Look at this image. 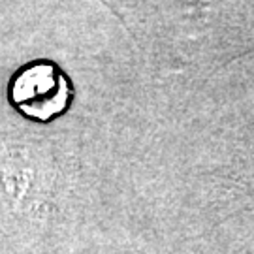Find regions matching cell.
Returning <instances> with one entry per match:
<instances>
[{"instance_id":"cell-1","label":"cell","mask_w":254,"mask_h":254,"mask_svg":"<svg viewBox=\"0 0 254 254\" xmlns=\"http://www.w3.org/2000/svg\"><path fill=\"white\" fill-rule=\"evenodd\" d=\"M11 100L27 117L49 121L63 113L70 100V85L53 64L36 63L23 68L11 81Z\"/></svg>"}]
</instances>
